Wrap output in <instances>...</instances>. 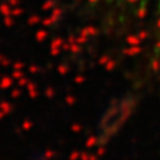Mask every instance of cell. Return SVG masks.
<instances>
[{
	"label": "cell",
	"instance_id": "cell-1",
	"mask_svg": "<svg viewBox=\"0 0 160 160\" xmlns=\"http://www.w3.org/2000/svg\"><path fill=\"white\" fill-rule=\"evenodd\" d=\"M132 2L145 13H149L160 28V0H132Z\"/></svg>",
	"mask_w": 160,
	"mask_h": 160
}]
</instances>
